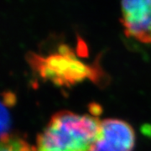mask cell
Segmentation results:
<instances>
[{"mask_svg":"<svg viewBox=\"0 0 151 151\" xmlns=\"http://www.w3.org/2000/svg\"><path fill=\"white\" fill-rule=\"evenodd\" d=\"M101 122L96 108L92 113L60 111L38 135L36 151H91Z\"/></svg>","mask_w":151,"mask_h":151,"instance_id":"6da1fadb","label":"cell"},{"mask_svg":"<svg viewBox=\"0 0 151 151\" xmlns=\"http://www.w3.org/2000/svg\"><path fill=\"white\" fill-rule=\"evenodd\" d=\"M28 60L42 79L62 87H70L86 80L97 83L105 76L100 65L84 62L67 45H60L50 54H29Z\"/></svg>","mask_w":151,"mask_h":151,"instance_id":"7a4b0ae2","label":"cell"},{"mask_svg":"<svg viewBox=\"0 0 151 151\" xmlns=\"http://www.w3.org/2000/svg\"><path fill=\"white\" fill-rule=\"evenodd\" d=\"M120 22L128 37L151 44V0H121Z\"/></svg>","mask_w":151,"mask_h":151,"instance_id":"3957f363","label":"cell"},{"mask_svg":"<svg viewBox=\"0 0 151 151\" xmlns=\"http://www.w3.org/2000/svg\"><path fill=\"white\" fill-rule=\"evenodd\" d=\"M135 141L134 128L128 122L118 119H103L91 151H133Z\"/></svg>","mask_w":151,"mask_h":151,"instance_id":"277c9868","label":"cell"},{"mask_svg":"<svg viewBox=\"0 0 151 151\" xmlns=\"http://www.w3.org/2000/svg\"><path fill=\"white\" fill-rule=\"evenodd\" d=\"M0 151H36V149L21 138L6 136L0 139Z\"/></svg>","mask_w":151,"mask_h":151,"instance_id":"5b68a950","label":"cell"},{"mask_svg":"<svg viewBox=\"0 0 151 151\" xmlns=\"http://www.w3.org/2000/svg\"><path fill=\"white\" fill-rule=\"evenodd\" d=\"M9 95L6 97L0 98V139L6 137L5 134L9 129L11 124L10 112H9V102H13V98L9 97Z\"/></svg>","mask_w":151,"mask_h":151,"instance_id":"8992f818","label":"cell"}]
</instances>
